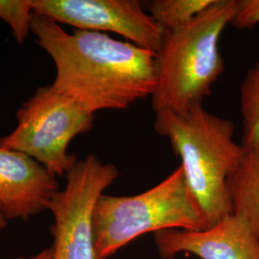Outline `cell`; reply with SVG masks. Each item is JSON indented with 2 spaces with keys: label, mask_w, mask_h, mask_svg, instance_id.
<instances>
[{
  "label": "cell",
  "mask_w": 259,
  "mask_h": 259,
  "mask_svg": "<svg viewBox=\"0 0 259 259\" xmlns=\"http://www.w3.org/2000/svg\"><path fill=\"white\" fill-rule=\"evenodd\" d=\"M32 0H0V18L6 21L19 45L24 44L31 32Z\"/></svg>",
  "instance_id": "cell-13"
},
{
  "label": "cell",
  "mask_w": 259,
  "mask_h": 259,
  "mask_svg": "<svg viewBox=\"0 0 259 259\" xmlns=\"http://www.w3.org/2000/svg\"><path fill=\"white\" fill-rule=\"evenodd\" d=\"M154 129L181 158L187 185L206 228L232 215L228 180L246 150L234 140V123L198 104L183 112H155Z\"/></svg>",
  "instance_id": "cell-2"
},
{
  "label": "cell",
  "mask_w": 259,
  "mask_h": 259,
  "mask_svg": "<svg viewBox=\"0 0 259 259\" xmlns=\"http://www.w3.org/2000/svg\"><path fill=\"white\" fill-rule=\"evenodd\" d=\"M237 9V0H214L185 27L165 32L155 55V112H183L203 104L225 71L220 38Z\"/></svg>",
  "instance_id": "cell-3"
},
{
  "label": "cell",
  "mask_w": 259,
  "mask_h": 259,
  "mask_svg": "<svg viewBox=\"0 0 259 259\" xmlns=\"http://www.w3.org/2000/svg\"><path fill=\"white\" fill-rule=\"evenodd\" d=\"M259 24V0H237V9L230 25L236 29H252Z\"/></svg>",
  "instance_id": "cell-14"
},
{
  "label": "cell",
  "mask_w": 259,
  "mask_h": 259,
  "mask_svg": "<svg viewBox=\"0 0 259 259\" xmlns=\"http://www.w3.org/2000/svg\"><path fill=\"white\" fill-rule=\"evenodd\" d=\"M39 16L77 30L111 32L136 46L157 52L164 30L139 0H32Z\"/></svg>",
  "instance_id": "cell-7"
},
{
  "label": "cell",
  "mask_w": 259,
  "mask_h": 259,
  "mask_svg": "<svg viewBox=\"0 0 259 259\" xmlns=\"http://www.w3.org/2000/svg\"><path fill=\"white\" fill-rule=\"evenodd\" d=\"M15 259H52V251H51V249H45L34 255L20 256V257H17Z\"/></svg>",
  "instance_id": "cell-15"
},
{
  "label": "cell",
  "mask_w": 259,
  "mask_h": 259,
  "mask_svg": "<svg viewBox=\"0 0 259 259\" xmlns=\"http://www.w3.org/2000/svg\"><path fill=\"white\" fill-rule=\"evenodd\" d=\"M31 32L55 63L52 85L84 111L126 110L151 97L156 53L93 31L67 33L61 24L33 13Z\"/></svg>",
  "instance_id": "cell-1"
},
{
  "label": "cell",
  "mask_w": 259,
  "mask_h": 259,
  "mask_svg": "<svg viewBox=\"0 0 259 259\" xmlns=\"http://www.w3.org/2000/svg\"><path fill=\"white\" fill-rule=\"evenodd\" d=\"M18 126L0 139V147L19 151L57 176H64L78 160L67 153L75 137L93 129L92 114L51 85L37 89L17 112Z\"/></svg>",
  "instance_id": "cell-5"
},
{
  "label": "cell",
  "mask_w": 259,
  "mask_h": 259,
  "mask_svg": "<svg viewBox=\"0 0 259 259\" xmlns=\"http://www.w3.org/2000/svg\"><path fill=\"white\" fill-rule=\"evenodd\" d=\"M6 227H7V220L4 218L2 213L0 212V236L3 231L6 229Z\"/></svg>",
  "instance_id": "cell-16"
},
{
  "label": "cell",
  "mask_w": 259,
  "mask_h": 259,
  "mask_svg": "<svg viewBox=\"0 0 259 259\" xmlns=\"http://www.w3.org/2000/svg\"><path fill=\"white\" fill-rule=\"evenodd\" d=\"M154 239L162 259H173L180 253L200 259H259L258 236L234 215L201 231L157 232Z\"/></svg>",
  "instance_id": "cell-8"
},
{
  "label": "cell",
  "mask_w": 259,
  "mask_h": 259,
  "mask_svg": "<svg viewBox=\"0 0 259 259\" xmlns=\"http://www.w3.org/2000/svg\"><path fill=\"white\" fill-rule=\"evenodd\" d=\"M93 227L96 259H108L148 232L201 231L206 224L180 165L142 193L103 194L94 207Z\"/></svg>",
  "instance_id": "cell-4"
},
{
  "label": "cell",
  "mask_w": 259,
  "mask_h": 259,
  "mask_svg": "<svg viewBox=\"0 0 259 259\" xmlns=\"http://www.w3.org/2000/svg\"><path fill=\"white\" fill-rule=\"evenodd\" d=\"M214 0H154L149 14L164 32L185 27L208 8Z\"/></svg>",
  "instance_id": "cell-12"
},
{
  "label": "cell",
  "mask_w": 259,
  "mask_h": 259,
  "mask_svg": "<svg viewBox=\"0 0 259 259\" xmlns=\"http://www.w3.org/2000/svg\"><path fill=\"white\" fill-rule=\"evenodd\" d=\"M119 176L117 167L95 155L77 160L66 185L52 199V259H96L93 217L95 204Z\"/></svg>",
  "instance_id": "cell-6"
},
{
  "label": "cell",
  "mask_w": 259,
  "mask_h": 259,
  "mask_svg": "<svg viewBox=\"0 0 259 259\" xmlns=\"http://www.w3.org/2000/svg\"><path fill=\"white\" fill-rule=\"evenodd\" d=\"M232 215L239 217L259 237V150L246 151L228 180Z\"/></svg>",
  "instance_id": "cell-10"
},
{
  "label": "cell",
  "mask_w": 259,
  "mask_h": 259,
  "mask_svg": "<svg viewBox=\"0 0 259 259\" xmlns=\"http://www.w3.org/2000/svg\"><path fill=\"white\" fill-rule=\"evenodd\" d=\"M59 191L55 175L26 154L0 147V212L27 221L49 209Z\"/></svg>",
  "instance_id": "cell-9"
},
{
  "label": "cell",
  "mask_w": 259,
  "mask_h": 259,
  "mask_svg": "<svg viewBox=\"0 0 259 259\" xmlns=\"http://www.w3.org/2000/svg\"><path fill=\"white\" fill-rule=\"evenodd\" d=\"M240 111L242 146L246 151L259 150V60L248 70L241 83Z\"/></svg>",
  "instance_id": "cell-11"
}]
</instances>
